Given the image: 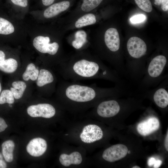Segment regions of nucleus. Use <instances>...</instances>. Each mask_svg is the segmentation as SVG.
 Wrapping results in <instances>:
<instances>
[{"label":"nucleus","instance_id":"6ab92c4d","mask_svg":"<svg viewBox=\"0 0 168 168\" xmlns=\"http://www.w3.org/2000/svg\"><path fill=\"white\" fill-rule=\"evenodd\" d=\"M18 66L17 61L13 58H9L0 63V70L7 73L15 72Z\"/></svg>","mask_w":168,"mask_h":168},{"label":"nucleus","instance_id":"393cba45","mask_svg":"<svg viewBox=\"0 0 168 168\" xmlns=\"http://www.w3.org/2000/svg\"><path fill=\"white\" fill-rule=\"evenodd\" d=\"M14 102V98L10 90L6 89L2 91L0 95V104H12Z\"/></svg>","mask_w":168,"mask_h":168},{"label":"nucleus","instance_id":"423d86ee","mask_svg":"<svg viewBox=\"0 0 168 168\" xmlns=\"http://www.w3.org/2000/svg\"><path fill=\"white\" fill-rule=\"evenodd\" d=\"M27 111L28 114L31 117H42L46 118L53 117L56 113L54 107L48 103L30 105L27 108Z\"/></svg>","mask_w":168,"mask_h":168},{"label":"nucleus","instance_id":"72a5a7b5","mask_svg":"<svg viewBox=\"0 0 168 168\" xmlns=\"http://www.w3.org/2000/svg\"><path fill=\"white\" fill-rule=\"evenodd\" d=\"M162 163V161L160 160H157L156 161L154 165H153L154 168H157L159 167Z\"/></svg>","mask_w":168,"mask_h":168},{"label":"nucleus","instance_id":"4468645a","mask_svg":"<svg viewBox=\"0 0 168 168\" xmlns=\"http://www.w3.org/2000/svg\"><path fill=\"white\" fill-rule=\"evenodd\" d=\"M153 92V99L156 105L161 108L166 107L168 105V92L164 86H159Z\"/></svg>","mask_w":168,"mask_h":168},{"label":"nucleus","instance_id":"4c0bfd02","mask_svg":"<svg viewBox=\"0 0 168 168\" xmlns=\"http://www.w3.org/2000/svg\"><path fill=\"white\" fill-rule=\"evenodd\" d=\"M1 90H2V87H1V84L0 82V93L1 92Z\"/></svg>","mask_w":168,"mask_h":168},{"label":"nucleus","instance_id":"f8f14e48","mask_svg":"<svg viewBox=\"0 0 168 168\" xmlns=\"http://www.w3.org/2000/svg\"><path fill=\"white\" fill-rule=\"evenodd\" d=\"M104 37L105 45L110 51L115 52L119 50L120 40L116 29L111 28L108 29L105 32Z\"/></svg>","mask_w":168,"mask_h":168},{"label":"nucleus","instance_id":"7c9ffc66","mask_svg":"<svg viewBox=\"0 0 168 168\" xmlns=\"http://www.w3.org/2000/svg\"><path fill=\"white\" fill-rule=\"evenodd\" d=\"M156 161V160L153 157L150 158L148 161V165L150 167L153 166Z\"/></svg>","mask_w":168,"mask_h":168},{"label":"nucleus","instance_id":"e433bc0d","mask_svg":"<svg viewBox=\"0 0 168 168\" xmlns=\"http://www.w3.org/2000/svg\"><path fill=\"white\" fill-rule=\"evenodd\" d=\"M140 167L138 166H134L132 167V168H140Z\"/></svg>","mask_w":168,"mask_h":168},{"label":"nucleus","instance_id":"473e14b6","mask_svg":"<svg viewBox=\"0 0 168 168\" xmlns=\"http://www.w3.org/2000/svg\"><path fill=\"white\" fill-rule=\"evenodd\" d=\"M164 145L166 150L168 151V131H167L165 140Z\"/></svg>","mask_w":168,"mask_h":168},{"label":"nucleus","instance_id":"2f4dec72","mask_svg":"<svg viewBox=\"0 0 168 168\" xmlns=\"http://www.w3.org/2000/svg\"><path fill=\"white\" fill-rule=\"evenodd\" d=\"M5 55L4 52L0 50V63L4 61L5 60Z\"/></svg>","mask_w":168,"mask_h":168},{"label":"nucleus","instance_id":"c9c22d12","mask_svg":"<svg viewBox=\"0 0 168 168\" xmlns=\"http://www.w3.org/2000/svg\"><path fill=\"white\" fill-rule=\"evenodd\" d=\"M161 0H155L154 3L157 5H160L161 4Z\"/></svg>","mask_w":168,"mask_h":168},{"label":"nucleus","instance_id":"2eb2a0df","mask_svg":"<svg viewBox=\"0 0 168 168\" xmlns=\"http://www.w3.org/2000/svg\"><path fill=\"white\" fill-rule=\"evenodd\" d=\"M59 161L61 164L65 166H68L71 164L79 165L82 161L81 154L77 152H75L68 155L63 153L60 155Z\"/></svg>","mask_w":168,"mask_h":168},{"label":"nucleus","instance_id":"1a4fd4ad","mask_svg":"<svg viewBox=\"0 0 168 168\" xmlns=\"http://www.w3.org/2000/svg\"><path fill=\"white\" fill-rule=\"evenodd\" d=\"M103 136V132L100 127L95 124H89L84 127L80 135L83 142L90 143L100 140Z\"/></svg>","mask_w":168,"mask_h":168},{"label":"nucleus","instance_id":"4be33fe9","mask_svg":"<svg viewBox=\"0 0 168 168\" xmlns=\"http://www.w3.org/2000/svg\"><path fill=\"white\" fill-rule=\"evenodd\" d=\"M75 36V39L72 42V45L74 48L80 49L86 42V33L84 30H80L76 33Z\"/></svg>","mask_w":168,"mask_h":168},{"label":"nucleus","instance_id":"412c9836","mask_svg":"<svg viewBox=\"0 0 168 168\" xmlns=\"http://www.w3.org/2000/svg\"><path fill=\"white\" fill-rule=\"evenodd\" d=\"M95 15L92 13H88L79 18L76 22L75 26L80 28L94 24L96 22Z\"/></svg>","mask_w":168,"mask_h":168},{"label":"nucleus","instance_id":"b1692460","mask_svg":"<svg viewBox=\"0 0 168 168\" xmlns=\"http://www.w3.org/2000/svg\"><path fill=\"white\" fill-rule=\"evenodd\" d=\"M103 0H83L82 4V10L85 12H89L97 7Z\"/></svg>","mask_w":168,"mask_h":168},{"label":"nucleus","instance_id":"a878e982","mask_svg":"<svg viewBox=\"0 0 168 168\" xmlns=\"http://www.w3.org/2000/svg\"><path fill=\"white\" fill-rule=\"evenodd\" d=\"M138 6L142 10L147 12H152V8L150 0H135Z\"/></svg>","mask_w":168,"mask_h":168},{"label":"nucleus","instance_id":"f03ea898","mask_svg":"<svg viewBox=\"0 0 168 168\" xmlns=\"http://www.w3.org/2000/svg\"><path fill=\"white\" fill-rule=\"evenodd\" d=\"M124 91L117 86L114 87L102 88L96 84L87 85L66 81L61 86L60 92L64 98L78 103L91 102L98 98L113 95Z\"/></svg>","mask_w":168,"mask_h":168},{"label":"nucleus","instance_id":"9b49d317","mask_svg":"<svg viewBox=\"0 0 168 168\" xmlns=\"http://www.w3.org/2000/svg\"><path fill=\"white\" fill-rule=\"evenodd\" d=\"M47 148L46 141L43 138H38L31 140L27 145L26 149L30 155L38 157L44 153Z\"/></svg>","mask_w":168,"mask_h":168},{"label":"nucleus","instance_id":"bb28decb","mask_svg":"<svg viewBox=\"0 0 168 168\" xmlns=\"http://www.w3.org/2000/svg\"><path fill=\"white\" fill-rule=\"evenodd\" d=\"M145 16L142 14H140L134 16L130 18V21L133 24L138 23L143 21L145 19Z\"/></svg>","mask_w":168,"mask_h":168},{"label":"nucleus","instance_id":"9d476101","mask_svg":"<svg viewBox=\"0 0 168 168\" xmlns=\"http://www.w3.org/2000/svg\"><path fill=\"white\" fill-rule=\"evenodd\" d=\"M160 126L159 119L154 116H150L138 124L137 130L141 135L146 136L157 131Z\"/></svg>","mask_w":168,"mask_h":168},{"label":"nucleus","instance_id":"7ed1b4c3","mask_svg":"<svg viewBox=\"0 0 168 168\" xmlns=\"http://www.w3.org/2000/svg\"><path fill=\"white\" fill-rule=\"evenodd\" d=\"M167 62L166 57L162 55L153 58L146 66L144 74L140 81L141 86L147 88L156 85L164 72Z\"/></svg>","mask_w":168,"mask_h":168},{"label":"nucleus","instance_id":"f704fd0d","mask_svg":"<svg viewBox=\"0 0 168 168\" xmlns=\"http://www.w3.org/2000/svg\"><path fill=\"white\" fill-rule=\"evenodd\" d=\"M7 167V164L3 159H0V168Z\"/></svg>","mask_w":168,"mask_h":168},{"label":"nucleus","instance_id":"c756f323","mask_svg":"<svg viewBox=\"0 0 168 168\" xmlns=\"http://www.w3.org/2000/svg\"><path fill=\"white\" fill-rule=\"evenodd\" d=\"M55 0H42L43 4L45 6H49L52 4Z\"/></svg>","mask_w":168,"mask_h":168},{"label":"nucleus","instance_id":"dca6fc26","mask_svg":"<svg viewBox=\"0 0 168 168\" xmlns=\"http://www.w3.org/2000/svg\"><path fill=\"white\" fill-rule=\"evenodd\" d=\"M36 83L37 86L42 87L51 84L54 82L53 74L49 70L46 69H42L39 72Z\"/></svg>","mask_w":168,"mask_h":168},{"label":"nucleus","instance_id":"c85d7f7f","mask_svg":"<svg viewBox=\"0 0 168 168\" xmlns=\"http://www.w3.org/2000/svg\"><path fill=\"white\" fill-rule=\"evenodd\" d=\"M7 127V125L4 120L0 117V133L4 131Z\"/></svg>","mask_w":168,"mask_h":168},{"label":"nucleus","instance_id":"cd10ccee","mask_svg":"<svg viewBox=\"0 0 168 168\" xmlns=\"http://www.w3.org/2000/svg\"><path fill=\"white\" fill-rule=\"evenodd\" d=\"M14 4L23 7H26L28 5L27 0H11Z\"/></svg>","mask_w":168,"mask_h":168},{"label":"nucleus","instance_id":"ddd939ff","mask_svg":"<svg viewBox=\"0 0 168 168\" xmlns=\"http://www.w3.org/2000/svg\"><path fill=\"white\" fill-rule=\"evenodd\" d=\"M70 5V2L67 1H63L54 4L44 10V16L47 18L54 17L67 10Z\"/></svg>","mask_w":168,"mask_h":168},{"label":"nucleus","instance_id":"a211bd4d","mask_svg":"<svg viewBox=\"0 0 168 168\" xmlns=\"http://www.w3.org/2000/svg\"><path fill=\"white\" fill-rule=\"evenodd\" d=\"M12 87L10 88V90L14 98L16 99L21 98L26 87V83L22 81H16L12 83Z\"/></svg>","mask_w":168,"mask_h":168},{"label":"nucleus","instance_id":"58836bf2","mask_svg":"<svg viewBox=\"0 0 168 168\" xmlns=\"http://www.w3.org/2000/svg\"><path fill=\"white\" fill-rule=\"evenodd\" d=\"M9 106L11 107H12V105H11V104H9Z\"/></svg>","mask_w":168,"mask_h":168},{"label":"nucleus","instance_id":"39448f33","mask_svg":"<svg viewBox=\"0 0 168 168\" xmlns=\"http://www.w3.org/2000/svg\"><path fill=\"white\" fill-rule=\"evenodd\" d=\"M127 48L130 56L135 59H139L144 56L147 50V46L144 41L136 36L128 39Z\"/></svg>","mask_w":168,"mask_h":168},{"label":"nucleus","instance_id":"0eeeda50","mask_svg":"<svg viewBox=\"0 0 168 168\" xmlns=\"http://www.w3.org/2000/svg\"><path fill=\"white\" fill-rule=\"evenodd\" d=\"M128 152L127 147L123 144L114 145L106 149L102 157L107 161L114 162L125 157Z\"/></svg>","mask_w":168,"mask_h":168},{"label":"nucleus","instance_id":"aec40b11","mask_svg":"<svg viewBox=\"0 0 168 168\" xmlns=\"http://www.w3.org/2000/svg\"><path fill=\"white\" fill-rule=\"evenodd\" d=\"M39 71L33 63L28 64L26 70L22 75V78L25 81H28L30 79L35 81L38 77Z\"/></svg>","mask_w":168,"mask_h":168},{"label":"nucleus","instance_id":"f3484780","mask_svg":"<svg viewBox=\"0 0 168 168\" xmlns=\"http://www.w3.org/2000/svg\"><path fill=\"white\" fill-rule=\"evenodd\" d=\"M14 147V142L11 140L5 141L2 144L3 155L7 162H11L13 160V151Z\"/></svg>","mask_w":168,"mask_h":168},{"label":"nucleus","instance_id":"6e6552de","mask_svg":"<svg viewBox=\"0 0 168 168\" xmlns=\"http://www.w3.org/2000/svg\"><path fill=\"white\" fill-rule=\"evenodd\" d=\"M120 107L118 102L114 100L102 102L98 105L96 109L97 114L104 118L113 117L119 112Z\"/></svg>","mask_w":168,"mask_h":168},{"label":"nucleus","instance_id":"5701e85b","mask_svg":"<svg viewBox=\"0 0 168 168\" xmlns=\"http://www.w3.org/2000/svg\"><path fill=\"white\" fill-rule=\"evenodd\" d=\"M14 27L12 24L7 20L0 17V34L7 35L12 33Z\"/></svg>","mask_w":168,"mask_h":168},{"label":"nucleus","instance_id":"20e7f679","mask_svg":"<svg viewBox=\"0 0 168 168\" xmlns=\"http://www.w3.org/2000/svg\"><path fill=\"white\" fill-rule=\"evenodd\" d=\"M50 40L48 36H38L33 40L34 47L39 52L54 55L58 52L59 45L56 42L50 43Z\"/></svg>","mask_w":168,"mask_h":168},{"label":"nucleus","instance_id":"f257e3e1","mask_svg":"<svg viewBox=\"0 0 168 168\" xmlns=\"http://www.w3.org/2000/svg\"><path fill=\"white\" fill-rule=\"evenodd\" d=\"M60 66L61 73L66 81L103 79L118 85L121 83L119 75L114 70L92 59L82 58L66 60Z\"/></svg>","mask_w":168,"mask_h":168}]
</instances>
